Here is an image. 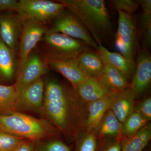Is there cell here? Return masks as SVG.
Listing matches in <instances>:
<instances>
[{"label":"cell","mask_w":151,"mask_h":151,"mask_svg":"<svg viewBox=\"0 0 151 151\" xmlns=\"http://www.w3.org/2000/svg\"><path fill=\"white\" fill-rule=\"evenodd\" d=\"M45 112L68 141L76 140L84 129L87 116V104L82 101L74 88L55 79L45 84Z\"/></svg>","instance_id":"6da1fadb"},{"label":"cell","mask_w":151,"mask_h":151,"mask_svg":"<svg viewBox=\"0 0 151 151\" xmlns=\"http://www.w3.org/2000/svg\"><path fill=\"white\" fill-rule=\"evenodd\" d=\"M81 21L94 40L110 44L113 25L104 0H59Z\"/></svg>","instance_id":"7a4b0ae2"},{"label":"cell","mask_w":151,"mask_h":151,"mask_svg":"<svg viewBox=\"0 0 151 151\" xmlns=\"http://www.w3.org/2000/svg\"><path fill=\"white\" fill-rule=\"evenodd\" d=\"M0 131L33 142L53 138L58 133L56 127L46 120L17 111L0 115Z\"/></svg>","instance_id":"3957f363"},{"label":"cell","mask_w":151,"mask_h":151,"mask_svg":"<svg viewBox=\"0 0 151 151\" xmlns=\"http://www.w3.org/2000/svg\"><path fill=\"white\" fill-rule=\"evenodd\" d=\"M40 42L46 58H75L89 48L81 40L48 29Z\"/></svg>","instance_id":"277c9868"},{"label":"cell","mask_w":151,"mask_h":151,"mask_svg":"<svg viewBox=\"0 0 151 151\" xmlns=\"http://www.w3.org/2000/svg\"><path fill=\"white\" fill-rule=\"evenodd\" d=\"M118 28L115 45L117 50L127 59L134 60L138 48V30L132 15L118 11Z\"/></svg>","instance_id":"5b68a950"},{"label":"cell","mask_w":151,"mask_h":151,"mask_svg":"<svg viewBox=\"0 0 151 151\" xmlns=\"http://www.w3.org/2000/svg\"><path fill=\"white\" fill-rule=\"evenodd\" d=\"M49 29L81 41L96 51L98 45L81 21L65 8L51 22Z\"/></svg>","instance_id":"8992f818"},{"label":"cell","mask_w":151,"mask_h":151,"mask_svg":"<svg viewBox=\"0 0 151 151\" xmlns=\"http://www.w3.org/2000/svg\"><path fill=\"white\" fill-rule=\"evenodd\" d=\"M65 9L59 2L47 0H20L17 12L45 24L51 22Z\"/></svg>","instance_id":"52a82bcc"},{"label":"cell","mask_w":151,"mask_h":151,"mask_svg":"<svg viewBox=\"0 0 151 151\" xmlns=\"http://www.w3.org/2000/svg\"><path fill=\"white\" fill-rule=\"evenodd\" d=\"M20 15L22 18L23 29L19 43L17 71L37 43L40 42L47 29L45 24L40 22Z\"/></svg>","instance_id":"ba28073f"},{"label":"cell","mask_w":151,"mask_h":151,"mask_svg":"<svg viewBox=\"0 0 151 151\" xmlns=\"http://www.w3.org/2000/svg\"><path fill=\"white\" fill-rule=\"evenodd\" d=\"M47 69L45 60L33 50L17 72L14 85L19 95L26 87L47 73Z\"/></svg>","instance_id":"9c48e42d"},{"label":"cell","mask_w":151,"mask_h":151,"mask_svg":"<svg viewBox=\"0 0 151 151\" xmlns=\"http://www.w3.org/2000/svg\"><path fill=\"white\" fill-rule=\"evenodd\" d=\"M23 29L22 18L18 13L6 12L0 14V37L16 53Z\"/></svg>","instance_id":"30bf717a"},{"label":"cell","mask_w":151,"mask_h":151,"mask_svg":"<svg viewBox=\"0 0 151 151\" xmlns=\"http://www.w3.org/2000/svg\"><path fill=\"white\" fill-rule=\"evenodd\" d=\"M134 76L130 83V89L136 97L145 93L150 85L151 82V55L149 50L139 49Z\"/></svg>","instance_id":"8fae6325"},{"label":"cell","mask_w":151,"mask_h":151,"mask_svg":"<svg viewBox=\"0 0 151 151\" xmlns=\"http://www.w3.org/2000/svg\"><path fill=\"white\" fill-rule=\"evenodd\" d=\"M45 82L42 77L26 87L19 94L16 111H38L43 106Z\"/></svg>","instance_id":"7c38bea8"},{"label":"cell","mask_w":151,"mask_h":151,"mask_svg":"<svg viewBox=\"0 0 151 151\" xmlns=\"http://www.w3.org/2000/svg\"><path fill=\"white\" fill-rule=\"evenodd\" d=\"M47 67L60 73L75 87L86 80L89 76L82 71L78 65L77 58H45Z\"/></svg>","instance_id":"4fadbf2b"},{"label":"cell","mask_w":151,"mask_h":151,"mask_svg":"<svg viewBox=\"0 0 151 151\" xmlns=\"http://www.w3.org/2000/svg\"><path fill=\"white\" fill-rule=\"evenodd\" d=\"M80 99L87 103L110 97L114 92L99 78L89 77L78 86L73 87Z\"/></svg>","instance_id":"5bb4252c"},{"label":"cell","mask_w":151,"mask_h":151,"mask_svg":"<svg viewBox=\"0 0 151 151\" xmlns=\"http://www.w3.org/2000/svg\"><path fill=\"white\" fill-rule=\"evenodd\" d=\"M97 43L98 48L96 51L103 63H109L112 65L131 83L136 69L134 60L127 59L119 52L109 51L100 42Z\"/></svg>","instance_id":"9a60e30c"},{"label":"cell","mask_w":151,"mask_h":151,"mask_svg":"<svg viewBox=\"0 0 151 151\" xmlns=\"http://www.w3.org/2000/svg\"><path fill=\"white\" fill-rule=\"evenodd\" d=\"M123 124L111 110H108L98 126L92 132L97 142H105L114 139H122Z\"/></svg>","instance_id":"2e32d148"},{"label":"cell","mask_w":151,"mask_h":151,"mask_svg":"<svg viewBox=\"0 0 151 151\" xmlns=\"http://www.w3.org/2000/svg\"><path fill=\"white\" fill-rule=\"evenodd\" d=\"M136 98L130 88L114 92L112 95L110 110L122 124L134 110Z\"/></svg>","instance_id":"e0dca14e"},{"label":"cell","mask_w":151,"mask_h":151,"mask_svg":"<svg viewBox=\"0 0 151 151\" xmlns=\"http://www.w3.org/2000/svg\"><path fill=\"white\" fill-rule=\"evenodd\" d=\"M18 61L16 53L0 37V80L10 81L16 76Z\"/></svg>","instance_id":"ac0fdd59"},{"label":"cell","mask_w":151,"mask_h":151,"mask_svg":"<svg viewBox=\"0 0 151 151\" xmlns=\"http://www.w3.org/2000/svg\"><path fill=\"white\" fill-rule=\"evenodd\" d=\"M112 95L87 103V116L84 127L86 132H92L98 126L106 112L110 110Z\"/></svg>","instance_id":"d6986e66"},{"label":"cell","mask_w":151,"mask_h":151,"mask_svg":"<svg viewBox=\"0 0 151 151\" xmlns=\"http://www.w3.org/2000/svg\"><path fill=\"white\" fill-rule=\"evenodd\" d=\"M82 71L89 77L98 78L103 71L104 63L96 50L88 49L77 57Z\"/></svg>","instance_id":"ffe728a7"},{"label":"cell","mask_w":151,"mask_h":151,"mask_svg":"<svg viewBox=\"0 0 151 151\" xmlns=\"http://www.w3.org/2000/svg\"><path fill=\"white\" fill-rule=\"evenodd\" d=\"M98 78L114 92L130 88L129 82L119 70L109 63H104L103 71Z\"/></svg>","instance_id":"44dd1931"},{"label":"cell","mask_w":151,"mask_h":151,"mask_svg":"<svg viewBox=\"0 0 151 151\" xmlns=\"http://www.w3.org/2000/svg\"><path fill=\"white\" fill-rule=\"evenodd\" d=\"M151 139L150 125H147L139 132L121 139V151H143Z\"/></svg>","instance_id":"7402d4cb"},{"label":"cell","mask_w":151,"mask_h":151,"mask_svg":"<svg viewBox=\"0 0 151 151\" xmlns=\"http://www.w3.org/2000/svg\"><path fill=\"white\" fill-rule=\"evenodd\" d=\"M19 94L14 85L0 84V115H6L16 111Z\"/></svg>","instance_id":"603a6c76"},{"label":"cell","mask_w":151,"mask_h":151,"mask_svg":"<svg viewBox=\"0 0 151 151\" xmlns=\"http://www.w3.org/2000/svg\"><path fill=\"white\" fill-rule=\"evenodd\" d=\"M148 122L134 110L123 124L122 135L124 137H127L134 134L147 125Z\"/></svg>","instance_id":"cb8c5ba5"},{"label":"cell","mask_w":151,"mask_h":151,"mask_svg":"<svg viewBox=\"0 0 151 151\" xmlns=\"http://www.w3.org/2000/svg\"><path fill=\"white\" fill-rule=\"evenodd\" d=\"M143 49L149 50L151 45V12H143L138 18Z\"/></svg>","instance_id":"d4e9b609"},{"label":"cell","mask_w":151,"mask_h":151,"mask_svg":"<svg viewBox=\"0 0 151 151\" xmlns=\"http://www.w3.org/2000/svg\"><path fill=\"white\" fill-rule=\"evenodd\" d=\"M34 151H71L68 145L55 139L34 142Z\"/></svg>","instance_id":"484cf974"},{"label":"cell","mask_w":151,"mask_h":151,"mask_svg":"<svg viewBox=\"0 0 151 151\" xmlns=\"http://www.w3.org/2000/svg\"><path fill=\"white\" fill-rule=\"evenodd\" d=\"M27 140L0 131V151H14Z\"/></svg>","instance_id":"4316f807"},{"label":"cell","mask_w":151,"mask_h":151,"mask_svg":"<svg viewBox=\"0 0 151 151\" xmlns=\"http://www.w3.org/2000/svg\"><path fill=\"white\" fill-rule=\"evenodd\" d=\"M97 140L92 132H86L76 140L74 151H95Z\"/></svg>","instance_id":"83f0119b"},{"label":"cell","mask_w":151,"mask_h":151,"mask_svg":"<svg viewBox=\"0 0 151 151\" xmlns=\"http://www.w3.org/2000/svg\"><path fill=\"white\" fill-rule=\"evenodd\" d=\"M110 3L114 9L125 12L132 15L139 7L138 1L134 0H113L110 1Z\"/></svg>","instance_id":"f1b7e54d"},{"label":"cell","mask_w":151,"mask_h":151,"mask_svg":"<svg viewBox=\"0 0 151 151\" xmlns=\"http://www.w3.org/2000/svg\"><path fill=\"white\" fill-rule=\"evenodd\" d=\"M135 111L137 112L147 121L151 120V98L148 97L144 99L137 107Z\"/></svg>","instance_id":"f546056e"},{"label":"cell","mask_w":151,"mask_h":151,"mask_svg":"<svg viewBox=\"0 0 151 151\" xmlns=\"http://www.w3.org/2000/svg\"><path fill=\"white\" fill-rule=\"evenodd\" d=\"M121 140L114 139L97 143L95 151H121Z\"/></svg>","instance_id":"4dcf8cb0"},{"label":"cell","mask_w":151,"mask_h":151,"mask_svg":"<svg viewBox=\"0 0 151 151\" xmlns=\"http://www.w3.org/2000/svg\"><path fill=\"white\" fill-rule=\"evenodd\" d=\"M19 1L16 0H0V14L19 11Z\"/></svg>","instance_id":"1f68e13d"},{"label":"cell","mask_w":151,"mask_h":151,"mask_svg":"<svg viewBox=\"0 0 151 151\" xmlns=\"http://www.w3.org/2000/svg\"><path fill=\"white\" fill-rule=\"evenodd\" d=\"M14 151H34V144L32 141L27 140Z\"/></svg>","instance_id":"d6a6232c"},{"label":"cell","mask_w":151,"mask_h":151,"mask_svg":"<svg viewBox=\"0 0 151 151\" xmlns=\"http://www.w3.org/2000/svg\"><path fill=\"white\" fill-rule=\"evenodd\" d=\"M138 2L142 9L143 12H151V0H139Z\"/></svg>","instance_id":"836d02e7"}]
</instances>
